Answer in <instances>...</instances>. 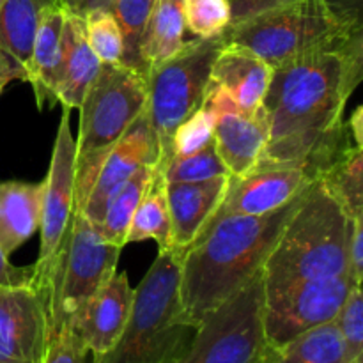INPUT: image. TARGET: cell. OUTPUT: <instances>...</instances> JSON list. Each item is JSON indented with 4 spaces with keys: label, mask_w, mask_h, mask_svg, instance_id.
<instances>
[{
    "label": "cell",
    "mask_w": 363,
    "mask_h": 363,
    "mask_svg": "<svg viewBox=\"0 0 363 363\" xmlns=\"http://www.w3.org/2000/svg\"><path fill=\"white\" fill-rule=\"evenodd\" d=\"M362 78L363 59L333 52L273 67L262 99L268 144L254 169L296 167L318 181L347 147L363 145L362 106L344 123L346 103Z\"/></svg>",
    "instance_id": "6da1fadb"
},
{
    "label": "cell",
    "mask_w": 363,
    "mask_h": 363,
    "mask_svg": "<svg viewBox=\"0 0 363 363\" xmlns=\"http://www.w3.org/2000/svg\"><path fill=\"white\" fill-rule=\"evenodd\" d=\"M311 188V186H308ZM261 216H225L209 225L183 254L179 301L184 319L199 323L262 272L287 220L307 195Z\"/></svg>",
    "instance_id": "7a4b0ae2"
},
{
    "label": "cell",
    "mask_w": 363,
    "mask_h": 363,
    "mask_svg": "<svg viewBox=\"0 0 363 363\" xmlns=\"http://www.w3.org/2000/svg\"><path fill=\"white\" fill-rule=\"evenodd\" d=\"M351 230L353 218L319 181H314L262 266L264 291L303 280L351 277Z\"/></svg>",
    "instance_id": "3957f363"
},
{
    "label": "cell",
    "mask_w": 363,
    "mask_h": 363,
    "mask_svg": "<svg viewBox=\"0 0 363 363\" xmlns=\"http://www.w3.org/2000/svg\"><path fill=\"white\" fill-rule=\"evenodd\" d=\"M183 254L160 250L135 289L130 318L119 340L94 363H172L191 342L195 326L184 319L179 301Z\"/></svg>",
    "instance_id": "277c9868"
},
{
    "label": "cell",
    "mask_w": 363,
    "mask_h": 363,
    "mask_svg": "<svg viewBox=\"0 0 363 363\" xmlns=\"http://www.w3.org/2000/svg\"><path fill=\"white\" fill-rule=\"evenodd\" d=\"M147 105V77L124 64H101L80 106L74 140V211L84 209L99 169Z\"/></svg>",
    "instance_id": "5b68a950"
},
{
    "label": "cell",
    "mask_w": 363,
    "mask_h": 363,
    "mask_svg": "<svg viewBox=\"0 0 363 363\" xmlns=\"http://www.w3.org/2000/svg\"><path fill=\"white\" fill-rule=\"evenodd\" d=\"M225 45L248 50L279 67L319 52L363 59V35H347L333 25L321 0H296L223 30Z\"/></svg>",
    "instance_id": "8992f818"
},
{
    "label": "cell",
    "mask_w": 363,
    "mask_h": 363,
    "mask_svg": "<svg viewBox=\"0 0 363 363\" xmlns=\"http://www.w3.org/2000/svg\"><path fill=\"white\" fill-rule=\"evenodd\" d=\"M123 248L108 243L84 213L74 211L59 254L34 280L48 291L50 330L73 325L89 298L113 277Z\"/></svg>",
    "instance_id": "52a82bcc"
},
{
    "label": "cell",
    "mask_w": 363,
    "mask_h": 363,
    "mask_svg": "<svg viewBox=\"0 0 363 363\" xmlns=\"http://www.w3.org/2000/svg\"><path fill=\"white\" fill-rule=\"evenodd\" d=\"M223 46V34L184 41L179 52L147 71L145 108L160 144L158 170L169 162L179 124L204 105L213 64Z\"/></svg>",
    "instance_id": "ba28073f"
},
{
    "label": "cell",
    "mask_w": 363,
    "mask_h": 363,
    "mask_svg": "<svg viewBox=\"0 0 363 363\" xmlns=\"http://www.w3.org/2000/svg\"><path fill=\"white\" fill-rule=\"evenodd\" d=\"M262 272L209 312L174 363H261L266 351Z\"/></svg>",
    "instance_id": "9c48e42d"
},
{
    "label": "cell",
    "mask_w": 363,
    "mask_h": 363,
    "mask_svg": "<svg viewBox=\"0 0 363 363\" xmlns=\"http://www.w3.org/2000/svg\"><path fill=\"white\" fill-rule=\"evenodd\" d=\"M357 286L353 277L340 275L264 291L262 326L266 344L279 347L307 330L333 321Z\"/></svg>",
    "instance_id": "30bf717a"
},
{
    "label": "cell",
    "mask_w": 363,
    "mask_h": 363,
    "mask_svg": "<svg viewBox=\"0 0 363 363\" xmlns=\"http://www.w3.org/2000/svg\"><path fill=\"white\" fill-rule=\"evenodd\" d=\"M69 108L62 110L59 130L55 135L50 169L43 181L41 194V250L34 264L35 272H43L59 254L62 241L71 229L74 215V138L69 128Z\"/></svg>",
    "instance_id": "8fae6325"
},
{
    "label": "cell",
    "mask_w": 363,
    "mask_h": 363,
    "mask_svg": "<svg viewBox=\"0 0 363 363\" xmlns=\"http://www.w3.org/2000/svg\"><path fill=\"white\" fill-rule=\"evenodd\" d=\"M48 337L46 287H0V363H41Z\"/></svg>",
    "instance_id": "7c38bea8"
},
{
    "label": "cell",
    "mask_w": 363,
    "mask_h": 363,
    "mask_svg": "<svg viewBox=\"0 0 363 363\" xmlns=\"http://www.w3.org/2000/svg\"><path fill=\"white\" fill-rule=\"evenodd\" d=\"M312 183L311 174L296 167H257L245 176H233L218 209L202 233L225 216H261L277 211Z\"/></svg>",
    "instance_id": "4fadbf2b"
},
{
    "label": "cell",
    "mask_w": 363,
    "mask_h": 363,
    "mask_svg": "<svg viewBox=\"0 0 363 363\" xmlns=\"http://www.w3.org/2000/svg\"><path fill=\"white\" fill-rule=\"evenodd\" d=\"M206 103L215 112L213 140L216 152L230 176H245L257 165L268 144L264 108L261 105L257 112H247L213 84L209 85Z\"/></svg>",
    "instance_id": "5bb4252c"
},
{
    "label": "cell",
    "mask_w": 363,
    "mask_h": 363,
    "mask_svg": "<svg viewBox=\"0 0 363 363\" xmlns=\"http://www.w3.org/2000/svg\"><path fill=\"white\" fill-rule=\"evenodd\" d=\"M160 144L149 121L147 108L130 124L99 169L96 183L85 201V218L98 225L112 195L142 167H158Z\"/></svg>",
    "instance_id": "9a60e30c"
},
{
    "label": "cell",
    "mask_w": 363,
    "mask_h": 363,
    "mask_svg": "<svg viewBox=\"0 0 363 363\" xmlns=\"http://www.w3.org/2000/svg\"><path fill=\"white\" fill-rule=\"evenodd\" d=\"M133 294L126 273H113L78 312L73 328L94 357H101L116 346L130 318Z\"/></svg>",
    "instance_id": "2e32d148"
},
{
    "label": "cell",
    "mask_w": 363,
    "mask_h": 363,
    "mask_svg": "<svg viewBox=\"0 0 363 363\" xmlns=\"http://www.w3.org/2000/svg\"><path fill=\"white\" fill-rule=\"evenodd\" d=\"M230 177H216L201 183H165L174 250L184 254L197 240L218 209Z\"/></svg>",
    "instance_id": "e0dca14e"
},
{
    "label": "cell",
    "mask_w": 363,
    "mask_h": 363,
    "mask_svg": "<svg viewBox=\"0 0 363 363\" xmlns=\"http://www.w3.org/2000/svg\"><path fill=\"white\" fill-rule=\"evenodd\" d=\"M273 67L248 50L225 45L211 69V84L222 89L240 108L257 112L262 105Z\"/></svg>",
    "instance_id": "ac0fdd59"
},
{
    "label": "cell",
    "mask_w": 363,
    "mask_h": 363,
    "mask_svg": "<svg viewBox=\"0 0 363 363\" xmlns=\"http://www.w3.org/2000/svg\"><path fill=\"white\" fill-rule=\"evenodd\" d=\"M99 67L101 60L96 57L89 45L84 16L66 13L57 101L62 103L64 108H78Z\"/></svg>",
    "instance_id": "d6986e66"
},
{
    "label": "cell",
    "mask_w": 363,
    "mask_h": 363,
    "mask_svg": "<svg viewBox=\"0 0 363 363\" xmlns=\"http://www.w3.org/2000/svg\"><path fill=\"white\" fill-rule=\"evenodd\" d=\"M64 20H66L64 7L60 6V2L53 4L43 13L35 32L27 82L34 87L35 103L39 108H43L46 101H57L60 60H62Z\"/></svg>",
    "instance_id": "ffe728a7"
},
{
    "label": "cell",
    "mask_w": 363,
    "mask_h": 363,
    "mask_svg": "<svg viewBox=\"0 0 363 363\" xmlns=\"http://www.w3.org/2000/svg\"><path fill=\"white\" fill-rule=\"evenodd\" d=\"M41 183H0V250L9 257L39 229Z\"/></svg>",
    "instance_id": "44dd1931"
},
{
    "label": "cell",
    "mask_w": 363,
    "mask_h": 363,
    "mask_svg": "<svg viewBox=\"0 0 363 363\" xmlns=\"http://www.w3.org/2000/svg\"><path fill=\"white\" fill-rule=\"evenodd\" d=\"M59 0H4L0 7V52L28 73L43 13Z\"/></svg>",
    "instance_id": "7402d4cb"
},
{
    "label": "cell",
    "mask_w": 363,
    "mask_h": 363,
    "mask_svg": "<svg viewBox=\"0 0 363 363\" xmlns=\"http://www.w3.org/2000/svg\"><path fill=\"white\" fill-rule=\"evenodd\" d=\"M183 0H156L140 41V57L145 71L179 52L184 45Z\"/></svg>",
    "instance_id": "603a6c76"
},
{
    "label": "cell",
    "mask_w": 363,
    "mask_h": 363,
    "mask_svg": "<svg viewBox=\"0 0 363 363\" xmlns=\"http://www.w3.org/2000/svg\"><path fill=\"white\" fill-rule=\"evenodd\" d=\"M261 363H346V350L335 321H330L279 347L266 346Z\"/></svg>",
    "instance_id": "cb8c5ba5"
},
{
    "label": "cell",
    "mask_w": 363,
    "mask_h": 363,
    "mask_svg": "<svg viewBox=\"0 0 363 363\" xmlns=\"http://www.w3.org/2000/svg\"><path fill=\"white\" fill-rule=\"evenodd\" d=\"M145 240L156 241L160 250L172 248V227L165 197V179L158 169H155L151 186L147 188L131 216L126 234V245Z\"/></svg>",
    "instance_id": "d4e9b609"
},
{
    "label": "cell",
    "mask_w": 363,
    "mask_h": 363,
    "mask_svg": "<svg viewBox=\"0 0 363 363\" xmlns=\"http://www.w3.org/2000/svg\"><path fill=\"white\" fill-rule=\"evenodd\" d=\"M318 181L350 218H363V145L347 147Z\"/></svg>",
    "instance_id": "484cf974"
},
{
    "label": "cell",
    "mask_w": 363,
    "mask_h": 363,
    "mask_svg": "<svg viewBox=\"0 0 363 363\" xmlns=\"http://www.w3.org/2000/svg\"><path fill=\"white\" fill-rule=\"evenodd\" d=\"M156 167H142L138 169L108 201L103 220L98 223V230L108 243L117 247H126V234L130 229L131 216L140 204L142 197L151 186Z\"/></svg>",
    "instance_id": "4316f807"
},
{
    "label": "cell",
    "mask_w": 363,
    "mask_h": 363,
    "mask_svg": "<svg viewBox=\"0 0 363 363\" xmlns=\"http://www.w3.org/2000/svg\"><path fill=\"white\" fill-rule=\"evenodd\" d=\"M156 0H110L106 9L116 18L124 43L123 64L147 77L140 57V41Z\"/></svg>",
    "instance_id": "83f0119b"
},
{
    "label": "cell",
    "mask_w": 363,
    "mask_h": 363,
    "mask_svg": "<svg viewBox=\"0 0 363 363\" xmlns=\"http://www.w3.org/2000/svg\"><path fill=\"white\" fill-rule=\"evenodd\" d=\"M165 183H201V181L230 177L215 147V140L204 149L186 156H174L162 170Z\"/></svg>",
    "instance_id": "f1b7e54d"
},
{
    "label": "cell",
    "mask_w": 363,
    "mask_h": 363,
    "mask_svg": "<svg viewBox=\"0 0 363 363\" xmlns=\"http://www.w3.org/2000/svg\"><path fill=\"white\" fill-rule=\"evenodd\" d=\"M84 20L89 45L101 64H123V34L112 13L105 7H99L89 11Z\"/></svg>",
    "instance_id": "f546056e"
},
{
    "label": "cell",
    "mask_w": 363,
    "mask_h": 363,
    "mask_svg": "<svg viewBox=\"0 0 363 363\" xmlns=\"http://www.w3.org/2000/svg\"><path fill=\"white\" fill-rule=\"evenodd\" d=\"M184 23L195 38L223 34L230 23L229 0H183Z\"/></svg>",
    "instance_id": "4dcf8cb0"
},
{
    "label": "cell",
    "mask_w": 363,
    "mask_h": 363,
    "mask_svg": "<svg viewBox=\"0 0 363 363\" xmlns=\"http://www.w3.org/2000/svg\"><path fill=\"white\" fill-rule=\"evenodd\" d=\"M213 128H215V112L204 101V105L197 112L191 113L188 119H184L176 130L172 147H170V158L191 155V152L201 151L206 145L211 144Z\"/></svg>",
    "instance_id": "1f68e13d"
},
{
    "label": "cell",
    "mask_w": 363,
    "mask_h": 363,
    "mask_svg": "<svg viewBox=\"0 0 363 363\" xmlns=\"http://www.w3.org/2000/svg\"><path fill=\"white\" fill-rule=\"evenodd\" d=\"M342 337L346 363H363V294L362 286L353 287L342 308L333 319Z\"/></svg>",
    "instance_id": "d6a6232c"
},
{
    "label": "cell",
    "mask_w": 363,
    "mask_h": 363,
    "mask_svg": "<svg viewBox=\"0 0 363 363\" xmlns=\"http://www.w3.org/2000/svg\"><path fill=\"white\" fill-rule=\"evenodd\" d=\"M41 363H94V354L85 347L73 325L50 330Z\"/></svg>",
    "instance_id": "836d02e7"
},
{
    "label": "cell",
    "mask_w": 363,
    "mask_h": 363,
    "mask_svg": "<svg viewBox=\"0 0 363 363\" xmlns=\"http://www.w3.org/2000/svg\"><path fill=\"white\" fill-rule=\"evenodd\" d=\"M326 14L340 32L363 35V0H321Z\"/></svg>",
    "instance_id": "e575fe53"
},
{
    "label": "cell",
    "mask_w": 363,
    "mask_h": 363,
    "mask_svg": "<svg viewBox=\"0 0 363 363\" xmlns=\"http://www.w3.org/2000/svg\"><path fill=\"white\" fill-rule=\"evenodd\" d=\"M230 2V23H240L252 16L266 13V11L284 7L287 4H293L296 0H229Z\"/></svg>",
    "instance_id": "d590c367"
},
{
    "label": "cell",
    "mask_w": 363,
    "mask_h": 363,
    "mask_svg": "<svg viewBox=\"0 0 363 363\" xmlns=\"http://www.w3.org/2000/svg\"><path fill=\"white\" fill-rule=\"evenodd\" d=\"M34 284V266L18 268L9 262V257L0 250V287H18Z\"/></svg>",
    "instance_id": "8d00e7d4"
},
{
    "label": "cell",
    "mask_w": 363,
    "mask_h": 363,
    "mask_svg": "<svg viewBox=\"0 0 363 363\" xmlns=\"http://www.w3.org/2000/svg\"><path fill=\"white\" fill-rule=\"evenodd\" d=\"M350 272L358 286L363 280V218H353L350 241Z\"/></svg>",
    "instance_id": "74e56055"
},
{
    "label": "cell",
    "mask_w": 363,
    "mask_h": 363,
    "mask_svg": "<svg viewBox=\"0 0 363 363\" xmlns=\"http://www.w3.org/2000/svg\"><path fill=\"white\" fill-rule=\"evenodd\" d=\"M13 80L27 82V74H25V71L16 62H13L9 57H6L0 52V92Z\"/></svg>",
    "instance_id": "f35d334b"
},
{
    "label": "cell",
    "mask_w": 363,
    "mask_h": 363,
    "mask_svg": "<svg viewBox=\"0 0 363 363\" xmlns=\"http://www.w3.org/2000/svg\"><path fill=\"white\" fill-rule=\"evenodd\" d=\"M59 2L66 13L85 16V14L92 9H99V7H105L106 9L110 0H59Z\"/></svg>",
    "instance_id": "ab89813d"
},
{
    "label": "cell",
    "mask_w": 363,
    "mask_h": 363,
    "mask_svg": "<svg viewBox=\"0 0 363 363\" xmlns=\"http://www.w3.org/2000/svg\"><path fill=\"white\" fill-rule=\"evenodd\" d=\"M2 4H4V0H0V7H2Z\"/></svg>",
    "instance_id": "60d3db41"
},
{
    "label": "cell",
    "mask_w": 363,
    "mask_h": 363,
    "mask_svg": "<svg viewBox=\"0 0 363 363\" xmlns=\"http://www.w3.org/2000/svg\"><path fill=\"white\" fill-rule=\"evenodd\" d=\"M172 363H174V362H172Z\"/></svg>",
    "instance_id": "b9f144b4"
}]
</instances>
